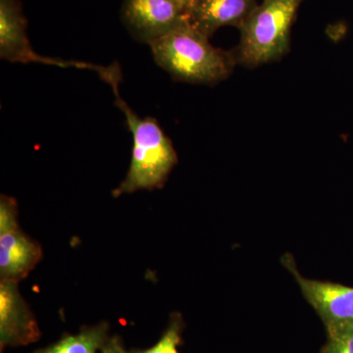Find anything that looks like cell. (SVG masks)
Returning <instances> with one entry per match:
<instances>
[{
    "label": "cell",
    "mask_w": 353,
    "mask_h": 353,
    "mask_svg": "<svg viewBox=\"0 0 353 353\" xmlns=\"http://www.w3.org/2000/svg\"><path fill=\"white\" fill-rule=\"evenodd\" d=\"M190 23L150 44L158 66L176 80L214 85L233 70V54L215 48Z\"/></svg>",
    "instance_id": "1"
},
{
    "label": "cell",
    "mask_w": 353,
    "mask_h": 353,
    "mask_svg": "<svg viewBox=\"0 0 353 353\" xmlns=\"http://www.w3.org/2000/svg\"><path fill=\"white\" fill-rule=\"evenodd\" d=\"M119 85L116 83L111 88L116 97V105L126 118L134 145L129 171L119 187L114 190V196L160 189L178 162L173 143L157 121L152 117H139L119 97Z\"/></svg>",
    "instance_id": "2"
},
{
    "label": "cell",
    "mask_w": 353,
    "mask_h": 353,
    "mask_svg": "<svg viewBox=\"0 0 353 353\" xmlns=\"http://www.w3.org/2000/svg\"><path fill=\"white\" fill-rule=\"evenodd\" d=\"M303 0H262L241 27L236 59L246 66L274 61L289 50L290 30Z\"/></svg>",
    "instance_id": "3"
},
{
    "label": "cell",
    "mask_w": 353,
    "mask_h": 353,
    "mask_svg": "<svg viewBox=\"0 0 353 353\" xmlns=\"http://www.w3.org/2000/svg\"><path fill=\"white\" fill-rule=\"evenodd\" d=\"M43 248L22 231L18 203L14 197H0V279L20 283L43 259Z\"/></svg>",
    "instance_id": "4"
},
{
    "label": "cell",
    "mask_w": 353,
    "mask_h": 353,
    "mask_svg": "<svg viewBox=\"0 0 353 353\" xmlns=\"http://www.w3.org/2000/svg\"><path fill=\"white\" fill-rule=\"evenodd\" d=\"M0 57L12 63H39L54 66L76 67L97 72L103 81L113 71L110 67L97 66L85 62L65 61L38 54L28 38V21L20 0H0Z\"/></svg>",
    "instance_id": "5"
},
{
    "label": "cell",
    "mask_w": 353,
    "mask_h": 353,
    "mask_svg": "<svg viewBox=\"0 0 353 353\" xmlns=\"http://www.w3.org/2000/svg\"><path fill=\"white\" fill-rule=\"evenodd\" d=\"M190 10L180 0H123L121 19L134 39L150 46L190 23Z\"/></svg>",
    "instance_id": "6"
},
{
    "label": "cell",
    "mask_w": 353,
    "mask_h": 353,
    "mask_svg": "<svg viewBox=\"0 0 353 353\" xmlns=\"http://www.w3.org/2000/svg\"><path fill=\"white\" fill-rule=\"evenodd\" d=\"M282 263L294 276L303 296L314 308L325 326L353 322V288L303 277L290 253L282 257Z\"/></svg>",
    "instance_id": "7"
},
{
    "label": "cell",
    "mask_w": 353,
    "mask_h": 353,
    "mask_svg": "<svg viewBox=\"0 0 353 353\" xmlns=\"http://www.w3.org/2000/svg\"><path fill=\"white\" fill-rule=\"evenodd\" d=\"M19 283L0 281V347H25L41 338L38 321L21 296Z\"/></svg>",
    "instance_id": "8"
},
{
    "label": "cell",
    "mask_w": 353,
    "mask_h": 353,
    "mask_svg": "<svg viewBox=\"0 0 353 353\" xmlns=\"http://www.w3.org/2000/svg\"><path fill=\"white\" fill-rule=\"evenodd\" d=\"M257 6V0H196L190 11V24L210 38L224 26L241 29Z\"/></svg>",
    "instance_id": "9"
},
{
    "label": "cell",
    "mask_w": 353,
    "mask_h": 353,
    "mask_svg": "<svg viewBox=\"0 0 353 353\" xmlns=\"http://www.w3.org/2000/svg\"><path fill=\"white\" fill-rule=\"evenodd\" d=\"M109 336L108 323L101 322L94 326L83 327L78 334H66L57 343L34 353H97Z\"/></svg>",
    "instance_id": "10"
},
{
    "label": "cell",
    "mask_w": 353,
    "mask_h": 353,
    "mask_svg": "<svg viewBox=\"0 0 353 353\" xmlns=\"http://www.w3.org/2000/svg\"><path fill=\"white\" fill-rule=\"evenodd\" d=\"M327 341L321 353H353V322L327 325Z\"/></svg>",
    "instance_id": "11"
},
{
    "label": "cell",
    "mask_w": 353,
    "mask_h": 353,
    "mask_svg": "<svg viewBox=\"0 0 353 353\" xmlns=\"http://www.w3.org/2000/svg\"><path fill=\"white\" fill-rule=\"evenodd\" d=\"M183 324L180 315L172 316L168 327L153 347L143 350H132L130 353H180L178 347L182 340Z\"/></svg>",
    "instance_id": "12"
},
{
    "label": "cell",
    "mask_w": 353,
    "mask_h": 353,
    "mask_svg": "<svg viewBox=\"0 0 353 353\" xmlns=\"http://www.w3.org/2000/svg\"><path fill=\"white\" fill-rule=\"evenodd\" d=\"M101 353H130L123 345V341L118 336H109L103 347H101Z\"/></svg>",
    "instance_id": "13"
},
{
    "label": "cell",
    "mask_w": 353,
    "mask_h": 353,
    "mask_svg": "<svg viewBox=\"0 0 353 353\" xmlns=\"http://www.w3.org/2000/svg\"><path fill=\"white\" fill-rule=\"evenodd\" d=\"M180 1H182L183 3H185V6H188L190 7V9L192 8V6H194V3H196V0H180ZM192 11V10H190Z\"/></svg>",
    "instance_id": "14"
}]
</instances>
